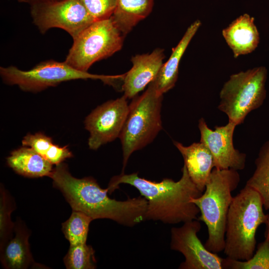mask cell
I'll use <instances>...</instances> for the list:
<instances>
[{
  "mask_svg": "<svg viewBox=\"0 0 269 269\" xmlns=\"http://www.w3.org/2000/svg\"><path fill=\"white\" fill-rule=\"evenodd\" d=\"M223 269H269V241L261 243L256 253L248 260L223 258Z\"/></svg>",
  "mask_w": 269,
  "mask_h": 269,
  "instance_id": "cell-23",
  "label": "cell"
},
{
  "mask_svg": "<svg viewBox=\"0 0 269 269\" xmlns=\"http://www.w3.org/2000/svg\"><path fill=\"white\" fill-rule=\"evenodd\" d=\"M22 144L23 146L31 147L44 157L54 143L51 137L37 133L34 134H27L23 137Z\"/></svg>",
  "mask_w": 269,
  "mask_h": 269,
  "instance_id": "cell-26",
  "label": "cell"
},
{
  "mask_svg": "<svg viewBox=\"0 0 269 269\" xmlns=\"http://www.w3.org/2000/svg\"><path fill=\"white\" fill-rule=\"evenodd\" d=\"M201 228L199 220L184 222L171 230L170 248L180 252L185 261L181 269H223V258L208 250L197 236Z\"/></svg>",
  "mask_w": 269,
  "mask_h": 269,
  "instance_id": "cell-11",
  "label": "cell"
},
{
  "mask_svg": "<svg viewBox=\"0 0 269 269\" xmlns=\"http://www.w3.org/2000/svg\"><path fill=\"white\" fill-rule=\"evenodd\" d=\"M13 201L3 188H0V246L12 236L14 224L10 218L14 209Z\"/></svg>",
  "mask_w": 269,
  "mask_h": 269,
  "instance_id": "cell-24",
  "label": "cell"
},
{
  "mask_svg": "<svg viewBox=\"0 0 269 269\" xmlns=\"http://www.w3.org/2000/svg\"><path fill=\"white\" fill-rule=\"evenodd\" d=\"M240 181L237 170L215 168L202 194L191 200L201 213L197 220L207 227L208 236L204 246L211 252L217 254L224 251L227 217L234 198L232 193Z\"/></svg>",
  "mask_w": 269,
  "mask_h": 269,
  "instance_id": "cell-4",
  "label": "cell"
},
{
  "mask_svg": "<svg viewBox=\"0 0 269 269\" xmlns=\"http://www.w3.org/2000/svg\"><path fill=\"white\" fill-rule=\"evenodd\" d=\"M265 239L269 241V222L266 224V230L265 233Z\"/></svg>",
  "mask_w": 269,
  "mask_h": 269,
  "instance_id": "cell-29",
  "label": "cell"
},
{
  "mask_svg": "<svg viewBox=\"0 0 269 269\" xmlns=\"http://www.w3.org/2000/svg\"><path fill=\"white\" fill-rule=\"evenodd\" d=\"M63 261L67 269H94L96 268L95 251L86 243L70 246Z\"/></svg>",
  "mask_w": 269,
  "mask_h": 269,
  "instance_id": "cell-22",
  "label": "cell"
},
{
  "mask_svg": "<svg viewBox=\"0 0 269 269\" xmlns=\"http://www.w3.org/2000/svg\"><path fill=\"white\" fill-rule=\"evenodd\" d=\"M182 173L177 181L164 178L158 182L141 178L137 173H121L111 178L107 188L110 194L121 184L136 188L147 201L145 220L169 224L184 223L197 218L199 209L191 200L199 197L203 192L191 180L184 165Z\"/></svg>",
  "mask_w": 269,
  "mask_h": 269,
  "instance_id": "cell-2",
  "label": "cell"
},
{
  "mask_svg": "<svg viewBox=\"0 0 269 269\" xmlns=\"http://www.w3.org/2000/svg\"><path fill=\"white\" fill-rule=\"evenodd\" d=\"M255 163L256 169L245 185L260 194L264 207L269 212V140L260 148Z\"/></svg>",
  "mask_w": 269,
  "mask_h": 269,
  "instance_id": "cell-20",
  "label": "cell"
},
{
  "mask_svg": "<svg viewBox=\"0 0 269 269\" xmlns=\"http://www.w3.org/2000/svg\"><path fill=\"white\" fill-rule=\"evenodd\" d=\"M49 177L73 210L81 212L93 220L108 219L128 227L145 220L147 201L141 196L125 201L111 199L108 188L102 189L91 177H73L63 163L56 165Z\"/></svg>",
  "mask_w": 269,
  "mask_h": 269,
  "instance_id": "cell-1",
  "label": "cell"
},
{
  "mask_svg": "<svg viewBox=\"0 0 269 269\" xmlns=\"http://www.w3.org/2000/svg\"><path fill=\"white\" fill-rule=\"evenodd\" d=\"M7 163L17 173L28 177H49L52 164L31 147L23 146L12 151Z\"/></svg>",
  "mask_w": 269,
  "mask_h": 269,
  "instance_id": "cell-18",
  "label": "cell"
},
{
  "mask_svg": "<svg viewBox=\"0 0 269 269\" xmlns=\"http://www.w3.org/2000/svg\"><path fill=\"white\" fill-rule=\"evenodd\" d=\"M18 2L26 3L31 5L32 4L41 2L52 1L59 0H16Z\"/></svg>",
  "mask_w": 269,
  "mask_h": 269,
  "instance_id": "cell-28",
  "label": "cell"
},
{
  "mask_svg": "<svg viewBox=\"0 0 269 269\" xmlns=\"http://www.w3.org/2000/svg\"><path fill=\"white\" fill-rule=\"evenodd\" d=\"M14 237L12 236L0 246V261L7 269H25L42 267L35 263L28 243L29 231L21 223L14 224Z\"/></svg>",
  "mask_w": 269,
  "mask_h": 269,
  "instance_id": "cell-15",
  "label": "cell"
},
{
  "mask_svg": "<svg viewBox=\"0 0 269 269\" xmlns=\"http://www.w3.org/2000/svg\"><path fill=\"white\" fill-rule=\"evenodd\" d=\"M35 25L44 34L53 28L66 31L75 38L95 20L79 0H59L30 5Z\"/></svg>",
  "mask_w": 269,
  "mask_h": 269,
  "instance_id": "cell-9",
  "label": "cell"
},
{
  "mask_svg": "<svg viewBox=\"0 0 269 269\" xmlns=\"http://www.w3.org/2000/svg\"><path fill=\"white\" fill-rule=\"evenodd\" d=\"M173 143L183 156L188 174L198 189L203 192L214 167L213 156L208 148L200 141L189 146L174 141Z\"/></svg>",
  "mask_w": 269,
  "mask_h": 269,
  "instance_id": "cell-14",
  "label": "cell"
},
{
  "mask_svg": "<svg viewBox=\"0 0 269 269\" xmlns=\"http://www.w3.org/2000/svg\"><path fill=\"white\" fill-rule=\"evenodd\" d=\"M154 0H117L111 17L123 34H127L151 12Z\"/></svg>",
  "mask_w": 269,
  "mask_h": 269,
  "instance_id": "cell-19",
  "label": "cell"
},
{
  "mask_svg": "<svg viewBox=\"0 0 269 269\" xmlns=\"http://www.w3.org/2000/svg\"><path fill=\"white\" fill-rule=\"evenodd\" d=\"M164 58L163 50L160 48H156L150 53L133 57V66L123 80L124 95L127 99H132L142 91L156 77Z\"/></svg>",
  "mask_w": 269,
  "mask_h": 269,
  "instance_id": "cell-13",
  "label": "cell"
},
{
  "mask_svg": "<svg viewBox=\"0 0 269 269\" xmlns=\"http://www.w3.org/2000/svg\"><path fill=\"white\" fill-rule=\"evenodd\" d=\"M3 81L10 85H17L26 92H38L60 83L78 79L100 80L112 85L120 77L118 75L93 74L76 69L65 61L48 60L42 61L28 70H22L15 66L0 67Z\"/></svg>",
  "mask_w": 269,
  "mask_h": 269,
  "instance_id": "cell-7",
  "label": "cell"
},
{
  "mask_svg": "<svg viewBox=\"0 0 269 269\" xmlns=\"http://www.w3.org/2000/svg\"><path fill=\"white\" fill-rule=\"evenodd\" d=\"M163 95L149 84L140 96L135 97L119 136L123 150V171L134 151L145 147L162 129L161 108Z\"/></svg>",
  "mask_w": 269,
  "mask_h": 269,
  "instance_id": "cell-5",
  "label": "cell"
},
{
  "mask_svg": "<svg viewBox=\"0 0 269 269\" xmlns=\"http://www.w3.org/2000/svg\"><path fill=\"white\" fill-rule=\"evenodd\" d=\"M267 69L260 66L230 76L220 92L218 109L237 126L251 111L260 108L266 98Z\"/></svg>",
  "mask_w": 269,
  "mask_h": 269,
  "instance_id": "cell-6",
  "label": "cell"
},
{
  "mask_svg": "<svg viewBox=\"0 0 269 269\" xmlns=\"http://www.w3.org/2000/svg\"><path fill=\"white\" fill-rule=\"evenodd\" d=\"M222 35L235 58L252 52L260 42L254 18L247 13L241 15L223 29Z\"/></svg>",
  "mask_w": 269,
  "mask_h": 269,
  "instance_id": "cell-16",
  "label": "cell"
},
{
  "mask_svg": "<svg viewBox=\"0 0 269 269\" xmlns=\"http://www.w3.org/2000/svg\"><path fill=\"white\" fill-rule=\"evenodd\" d=\"M95 21L110 18L113 15L117 0H79Z\"/></svg>",
  "mask_w": 269,
  "mask_h": 269,
  "instance_id": "cell-25",
  "label": "cell"
},
{
  "mask_svg": "<svg viewBox=\"0 0 269 269\" xmlns=\"http://www.w3.org/2000/svg\"><path fill=\"white\" fill-rule=\"evenodd\" d=\"M237 125L231 122L224 126L209 128L203 118L199 120L201 139L211 152L214 168L219 169L243 170L245 167L246 154L236 149L233 144V134Z\"/></svg>",
  "mask_w": 269,
  "mask_h": 269,
  "instance_id": "cell-12",
  "label": "cell"
},
{
  "mask_svg": "<svg viewBox=\"0 0 269 269\" xmlns=\"http://www.w3.org/2000/svg\"><path fill=\"white\" fill-rule=\"evenodd\" d=\"M260 194L247 186L234 197L226 220L224 252L227 257L247 261L254 254L258 228L266 224L269 214L263 211Z\"/></svg>",
  "mask_w": 269,
  "mask_h": 269,
  "instance_id": "cell-3",
  "label": "cell"
},
{
  "mask_svg": "<svg viewBox=\"0 0 269 269\" xmlns=\"http://www.w3.org/2000/svg\"><path fill=\"white\" fill-rule=\"evenodd\" d=\"M92 220L86 214L73 210L69 219L62 224V231L70 246L86 243L89 225Z\"/></svg>",
  "mask_w": 269,
  "mask_h": 269,
  "instance_id": "cell-21",
  "label": "cell"
},
{
  "mask_svg": "<svg viewBox=\"0 0 269 269\" xmlns=\"http://www.w3.org/2000/svg\"><path fill=\"white\" fill-rule=\"evenodd\" d=\"M201 24L199 20H196L188 27L178 44L172 49L169 59L163 63L156 77L150 83L160 94L163 95L175 86L180 60Z\"/></svg>",
  "mask_w": 269,
  "mask_h": 269,
  "instance_id": "cell-17",
  "label": "cell"
},
{
  "mask_svg": "<svg viewBox=\"0 0 269 269\" xmlns=\"http://www.w3.org/2000/svg\"><path fill=\"white\" fill-rule=\"evenodd\" d=\"M73 154L67 146L61 147L54 144L44 157L52 164L58 165L66 159L73 157Z\"/></svg>",
  "mask_w": 269,
  "mask_h": 269,
  "instance_id": "cell-27",
  "label": "cell"
},
{
  "mask_svg": "<svg viewBox=\"0 0 269 269\" xmlns=\"http://www.w3.org/2000/svg\"><path fill=\"white\" fill-rule=\"evenodd\" d=\"M122 34L111 17L94 21L73 39L65 61L78 70L87 72L95 62L121 50Z\"/></svg>",
  "mask_w": 269,
  "mask_h": 269,
  "instance_id": "cell-8",
  "label": "cell"
},
{
  "mask_svg": "<svg viewBox=\"0 0 269 269\" xmlns=\"http://www.w3.org/2000/svg\"><path fill=\"white\" fill-rule=\"evenodd\" d=\"M129 110L127 98L124 95L93 110L85 121V128L90 133L89 148L96 150L119 137Z\"/></svg>",
  "mask_w": 269,
  "mask_h": 269,
  "instance_id": "cell-10",
  "label": "cell"
}]
</instances>
